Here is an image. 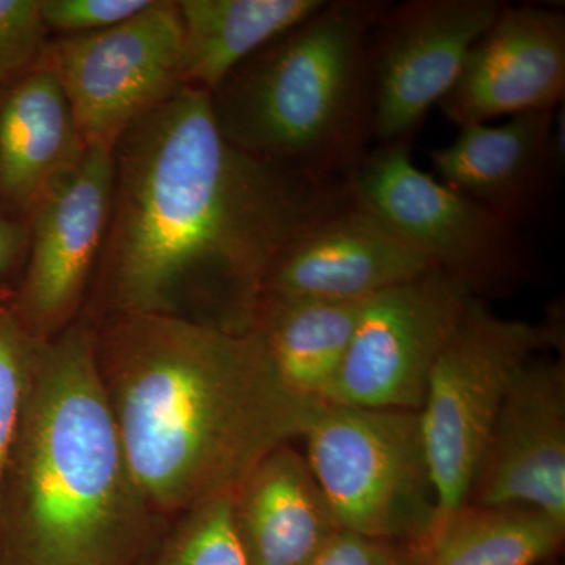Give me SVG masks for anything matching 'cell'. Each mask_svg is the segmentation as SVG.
<instances>
[{"mask_svg": "<svg viewBox=\"0 0 565 565\" xmlns=\"http://www.w3.org/2000/svg\"><path fill=\"white\" fill-rule=\"evenodd\" d=\"M355 200L351 180L234 147L210 93L182 85L114 147L109 225L96 264L103 315L252 332L278 255Z\"/></svg>", "mask_w": 565, "mask_h": 565, "instance_id": "cell-1", "label": "cell"}, {"mask_svg": "<svg viewBox=\"0 0 565 565\" xmlns=\"http://www.w3.org/2000/svg\"><path fill=\"white\" fill-rule=\"evenodd\" d=\"M93 340L126 459L161 519L234 492L322 403L281 381L255 330L110 313L93 321Z\"/></svg>", "mask_w": 565, "mask_h": 565, "instance_id": "cell-2", "label": "cell"}, {"mask_svg": "<svg viewBox=\"0 0 565 565\" xmlns=\"http://www.w3.org/2000/svg\"><path fill=\"white\" fill-rule=\"evenodd\" d=\"M159 519L126 459L93 319H77L33 352L0 492L7 565H136Z\"/></svg>", "mask_w": 565, "mask_h": 565, "instance_id": "cell-3", "label": "cell"}, {"mask_svg": "<svg viewBox=\"0 0 565 565\" xmlns=\"http://www.w3.org/2000/svg\"><path fill=\"white\" fill-rule=\"evenodd\" d=\"M386 0H326L210 93L222 136L248 154L351 180L374 141L370 39Z\"/></svg>", "mask_w": 565, "mask_h": 565, "instance_id": "cell-4", "label": "cell"}, {"mask_svg": "<svg viewBox=\"0 0 565 565\" xmlns=\"http://www.w3.org/2000/svg\"><path fill=\"white\" fill-rule=\"evenodd\" d=\"M563 340L559 322L537 326L505 319L484 300H468L430 371L419 411L438 497L433 539L467 505L487 441L516 377L539 353L559 349Z\"/></svg>", "mask_w": 565, "mask_h": 565, "instance_id": "cell-5", "label": "cell"}, {"mask_svg": "<svg viewBox=\"0 0 565 565\" xmlns=\"http://www.w3.org/2000/svg\"><path fill=\"white\" fill-rule=\"evenodd\" d=\"M302 438L341 530L426 552L438 497L419 412L322 401Z\"/></svg>", "mask_w": 565, "mask_h": 565, "instance_id": "cell-6", "label": "cell"}, {"mask_svg": "<svg viewBox=\"0 0 565 565\" xmlns=\"http://www.w3.org/2000/svg\"><path fill=\"white\" fill-rule=\"evenodd\" d=\"M351 182L356 202L478 299L508 296L533 277L522 230L423 172L411 145H375Z\"/></svg>", "mask_w": 565, "mask_h": 565, "instance_id": "cell-7", "label": "cell"}, {"mask_svg": "<svg viewBox=\"0 0 565 565\" xmlns=\"http://www.w3.org/2000/svg\"><path fill=\"white\" fill-rule=\"evenodd\" d=\"M182 54L178 3L152 0L106 31L50 41L44 61L61 82L87 148L114 150L122 134L184 85Z\"/></svg>", "mask_w": 565, "mask_h": 565, "instance_id": "cell-8", "label": "cell"}, {"mask_svg": "<svg viewBox=\"0 0 565 565\" xmlns=\"http://www.w3.org/2000/svg\"><path fill=\"white\" fill-rule=\"evenodd\" d=\"M473 296L433 269L371 297L326 403L422 411L427 381Z\"/></svg>", "mask_w": 565, "mask_h": 565, "instance_id": "cell-9", "label": "cell"}, {"mask_svg": "<svg viewBox=\"0 0 565 565\" xmlns=\"http://www.w3.org/2000/svg\"><path fill=\"white\" fill-rule=\"evenodd\" d=\"M500 0H405L386 7L370 39L374 141L411 145L462 74L503 9Z\"/></svg>", "mask_w": 565, "mask_h": 565, "instance_id": "cell-10", "label": "cell"}, {"mask_svg": "<svg viewBox=\"0 0 565 565\" xmlns=\"http://www.w3.org/2000/svg\"><path fill=\"white\" fill-rule=\"evenodd\" d=\"M114 150L87 148L31 218V262L14 313L50 340L73 322L109 225Z\"/></svg>", "mask_w": 565, "mask_h": 565, "instance_id": "cell-11", "label": "cell"}, {"mask_svg": "<svg viewBox=\"0 0 565 565\" xmlns=\"http://www.w3.org/2000/svg\"><path fill=\"white\" fill-rule=\"evenodd\" d=\"M531 508L565 525V363L535 359L512 385L468 503Z\"/></svg>", "mask_w": 565, "mask_h": 565, "instance_id": "cell-12", "label": "cell"}, {"mask_svg": "<svg viewBox=\"0 0 565 565\" xmlns=\"http://www.w3.org/2000/svg\"><path fill=\"white\" fill-rule=\"evenodd\" d=\"M564 95L565 14L552 7L504 3L438 107L463 128L555 110Z\"/></svg>", "mask_w": 565, "mask_h": 565, "instance_id": "cell-13", "label": "cell"}, {"mask_svg": "<svg viewBox=\"0 0 565 565\" xmlns=\"http://www.w3.org/2000/svg\"><path fill=\"white\" fill-rule=\"evenodd\" d=\"M433 269L422 253L355 200L278 255L263 296L360 302Z\"/></svg>", "mask_w": 565, "mask_h": 565, "instance_id": "cell-14", "label": "cell"}, {"mask_svg": "<svg viewBox=\"0 0 565 565\" xmlns=\"http://www.w3.org/2000/svg\"><path fill=\"white\" fill-rule=\"evenodd\" d=\"M555 110L463 126L451 143L429 152L437 180L522 230L544 211L559 174Z\"/></svg>", "mask_w": 565, "mask_h": 565, "instance_id": "cell-15", "label": "cell"}, {"mask_svg": "<svg viewBox=\"0 0 565 565\" xmlns=\"http://www.w3.org/2000/svg\"><path fill=\"white\" fill-rule=\"evenodd\" d=\"M87 150L50 63L0 88V211L31 218Z\"/></svg>", "mask_w": 565, "mask_h": 565, "instance_id": "cell-16", "label": "cell"}, {"mask_svg": "<svg viewBox=\"0 0 565 565\" xmlns=\"http://www.w3.org/2000/svg\"><path fill=\"white\" fill-rule=\"evenodd\" d=\"M247 565H308L341 530L307 457L291 444L256 463L232 494Z\"/></svg>", "mask_w": 565, "mask_h": 565, "instance_id": "cell-17", "label": "cell"}, {"mask_svg": "<svg viewBox=\"0 0 565 565\" xmlns=\"http://www.w3.org/2000/svg\"><path fill=\"white\" fill-rule=\"evenodd\" d=\"M364 303L263 296L252 330L294 393L323 401L343 366Z\"/></svg>", "mask_w": 565, "mask_h": 565, "instance_id": "cell-18", "label": "cell"}, {"mask_svg": "<svg viewBox=\"0 0 565 565\" xmlns=\"http://www.w3.org/2000/svg\"><path fill=\"white\" fill-rule=\"evenodd\" d=\"M326 0H180L182 82L212 93L256 51L310 18Z\"/></svg>", "mask_w": 565, "mask_h": 565, "instance_id": "cell-19", "label": "cell"}, {"mask_svg": "<svg viewBox=\"0 0 565 565\" xmlns=\"http://www.w3.org/2000/svg\"><path fill=\"white\" fill-rule=\"evenodd\" d=\"M564 539L565 525L537 509L467 504L435 534L422 565H537Z\"/></svg>", "mask_w": 565, "mask_h": 565, "instance_id": "cell-20", "label": "cell"}, {"mask_svg": "<svg viewBox=\"0 0 565 565\" xmlns=\"http://www.w3.org/2000/svg\"><path fill=\"white\" fill-rule=\"evenodd\" d=\"M232 494L182 512L177 525L136 565H247L234 533Z\"/></svg>", "mask_w": 565, "mask_h": 565, "instance_id": "cell-21", "label": "cell"}, {"mask_svg": "<svg viewBox=\"0 0 565 565\" xmlns=\"http://www.w3.org/2000/svg\"><path fill=\"white\" fill-rule=\"evenodd\" d=\"M39 340L14 311L0 308V492Z\"/></svg>", "mask_w": 565, "mask_h": 565, "instance_id": "cell-22", "label": "cell"}, {"mask_svg": "<svg viewBox=\"0 0 565 565\" xmlns=\"http://www.w3.org/2000/svg\"><path fill=\"white\" fill-rule=\"evenodd\" d=\"M47 33L40 0H0V88L39 65Z\"/></svg>", "mask_w": 565, "mask_h": 565, "instance_id": "cell-23", "label": "cell"}, {"mask_svg": "<svg viewBox=\"0 0 565 565\" xmlns=\"http://www.w3.org/2000/svg\"><path fill=\"white\" fill-rule=\"evenodd\" d=\"M151 3L152 0H40V11L47 31L81 35L131 20Z\"/></svg>", "mask_w": 565, "mask_h": 565, "instance_id": "cell-24", "label": "cell"}, {"mask_svg": "<svg viewBox=\"0 0 565 565\" xmlns=\"http://www.w3.org/2000/svg\"><path fill=\"white\" fill-rule=\"evenodd\" d=\"M424 553L407 542L340 530L308 565H422Z\"/></svg>", "mask_w": 565, "mask_h": 565, "instance_id": "cell-25", "label": "cell"}, {"mask_svg": "<svg viewBox=\"0 0 565 565\" xmlns=\"http://www.w3.org/2000/svg\"><path fill=\"white\" fill-rule=\"evenodd\" d=\"M28 233L24 223L0 214V275L6 274L21 255Z\"/></svg>", "mask_w": 565, "mask_h": 565, "instance_id": "cell-26", "label": "cell"}]
</instances>
